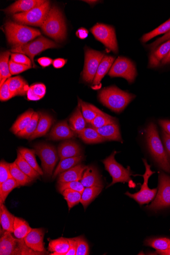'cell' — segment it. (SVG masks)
<instances>
[{
    "instance_id": "6da1fadb",
    "label": "cell",
    "mask_w": 170,
    "mask_h": 255,
    "mask_svg": "<svg viewBox=\"0 0 170 255\" xmlns=\"http://www.w3.org/2000/svg\"><path fill=\"white\" fill-rule=\"evenodd\" d=\"M145 132L148 148L154 160L163 170L170 173V164L156 125L153 123L149 124Z\"/></svg>"
},
{
    "instance_id": "7a4b0ae2",
    "label": "cell",
    "mask_w": 170,
    "mask_h": 255,
    "mask_svg": "<svg viewBox=\"0 0 170 255\" xmlns=\"http://www.w3.org/2000/svg\"><path fill=\"white\" fill-rule=\"evenodd\" d=\"M100 102L116 113L124 109L135 98V95L112 86L102 90L99 95Z\"/></svg>"
},
{
    "instance_id": "3957f363",
    "label": "cell",
    "mask_w": 170,
    "mask_h": 255,
    "mask_svg": "<svg viewBox=\"0 0 170 255\" xmlns=\"http://www.w3.org/2000/svg\"><path fill=\"white\" fill-rule=\"evenodd\" d=\"M41 29L43 33L56 41L64 40L67 36V27L63 13L56 6L51 8Z\"/></svg>"
},
{
    "instance_id": "277c9868",
    "label": "cell",
    "mask_w": 170,
    "mask_h": 255,
    "mask_svg": "<svg viewBox=\"0 0 170 255\" xmlns=\"http://www.w3.org/2000/svg\"><path fill=\"white\" fill-rule=\"evenodd\" d=\"M5 29L7 41L13 47L27 43L41 34L38 30L11 21L6 22Z\"/></svg>"
},
{
    "instance_id": "5b68a950",
    "label": "cell",
    "mask_w": 170,
    "mask_h": 255,
    "mask_svg": "<svg viewBox=\"0 0 170 255\" xmlns=\"http://www.w3.org/2000/svg\"><path fill=\"white\" fill-rule=\"evenodd\" d=\"M34 148L41 161L44 177H51L59 158L58 150L53 146L43 143L35 145Z\"/></svg>"
},
{
    "instance_id": "8992f818",
    "label": "cell",
    "mask_w": 170,
    "mask_h": 255,
    "mask_svg": "<svg viewBox=\"0 0 170 255\" xmlns=\"http://www.w3.org/2000/svg\"><path fill=\"white\" fill-rule=\"evenodd\" d=\"M50 9V3L46 1L42 5L27 12L14 14L13 18L15 21L22 24L41 27Z\"/></svg>"
},
{
    "instance_id": "52a82bcc",
    "label": "cell",
    "mask_w": 170,
    "mask_h": 255,
    "mask_svg": "<svg viewBox=\"0 0 170 255\" xmlns=\"http://www.w3.org/2000/svg\"><path fill=\"white\" fill-rule=\"evenodd\" d=\"M59 46L53 41L46 39L42 36L36 40L25 44L14 46L11 52L15 53H20L28 56L32 61L34 67H35L34 58L41 52L46 50L55 48Z\"/></svg>"
},
{
    "instance_id": "ba28073f",
    "label": "cell",
    "mask_w": 170,
    "mask_h": 255,
    "mask_svg": "<svg viewBox=\"0 0 170 255\" xmlns=\"http://www.w3.org/2000/svg\"><path fill=\"white\" fill-rule=\"evenodd\" d=\"M116 153V151L113 152L102 161L105 170L112 178V182L108 187L118 182H129L131 180V177L133 175L130 169L125 168L117 162L115 158Z\"/></svg>"
},
{
    "instance_id": "9c48e42d",
    "label": "cell",
    "mask_w": 170,
    "mask_h": 255,
    "mask_svg": "<svg viewBox=\"0 0 170 255\" xmlns=\"http://www.w3.org/2000/svg\"><path fill=\"white\" fill-rule=\"evenodd\" d=\"M96 38L115 53L118 52V44L114 28L110 26L97 24L91 29Z\"/></svg>"
},
{
    "instance_id": "30bf717a",
    "label": "cell",
    "mask_w": 170,
    "mask_h": 255,
    "mask_svg": "<svg viewBox=\"0 0 170 255\" xmlns=\"http://www.w3.org/2000/svg\"><path fill=\"white\" fill-rule=\"evenodd\" d=\"M85 56L83 78L86 82L92 83L94 80L98 69L104 55L101 52L86 47Z\"/></svg>"
},
{
    "instance_id": "8fae6325",
    "label": "cell",
    "mask_w": 170,
    "mask_h": 255,
    "mask_svg": "<svg viewBox=\"0 0 170 255\" xmlns=\"http://www.w3.org/2000/svg\"><path fill=\"white\" fill-rule=\"evenodd\" d=\"M143 160L146 170L145 174L142 175L144 179V183L141 186V190L135 194H131L129 192L126 193V195L134 199L140 205L149 203L155 197L158 191L157 188L150 189L148 187V180L151 175L155 172L151 170V166L147 163L146 159H143Z\"/></svg>"
},
{
    "instance_id": "7c38bea8",
    "label": "cell",
    "mask_w": 170,
    "mask_h": 255,
    "mask_svg": "<svg viewBox=\"0 0 170 255\" xmlns=\"http://www.w3.org/2000/svg\"><path fill=\"white\" fill-rule=\"evenodd\" d=\"M170 206V177L161 173L157 196L149 206V210L157 211Z\"/></svg>"
},
{
    "instance_id": "4fadbf2b",
    "label": "cell",
    "mask_w": 170,
    "mask_h": 255,
    "mask_svg": "<svg viewBox=\"0 0 170 255\" xmlns=\"http://www.w3.org/2000/svg\"><path fill=\"white\" fill-rule=\"evenodd\" d=\"M109 75L111 77L125 78L129 83H132L136 75V71L131 60L126 58L119 57L112 66Z\"/></svg>"
},
{
    "instance_id": "5bb4252c",
    "label": "cell",
    "mask_w": 170,
    "mask_h": 255,
    "mask_svg": "<svg viewBox=\"0 0 170 255\" xmlns=\"http://www.w3.org/2000/svg\"><path fill=\"white\" fill-rule=\"evenodd\" d=\"M44 235L45 231L43 228L33 229L24 238V241L30 248L46 254L47 252L45 251L43 242Z\"/></svg>"
},
{
    "instance_id": "9a60e30c",
    "label": "cell",
    "mask_w": 170,
    "mask_h": 255,
    "mask_svg": "<svg viewBox=\"0 0 170 255\" xmlns=\"http://www.w3.org/2000/svg\"><path fill=\"white\" fill-rule=\"evenodd\" d=\"M12 233L4 231L0 239V255H17L19 239L14 238Z\"/></svg>"
},
{
    "instance_id": "2e32d148",
    "label": "cell",
    "mask_w": 170,
    "mask_h": 255,
    "mask_svg": "<svg viewBox=\"0 0 170 255\" xmlns=\"http://www.w3.org/2000/svg\"><path fill=\"white\" fill-rule=\"evenodd\" d=\"M58 152L60 160L79 156L82 155V149L77 143L72 141H67L61 143L58 147Z\"/></svg>"
},
{
    "instance_id": "e0dca14e",
    "label": "cell",
    "mask_w": 170,
    "mask_h": 255,
    "mask_svg": "<svg viewBox=\"0 0 170 255\" xmlns=\"http://www.w3.org/2000/svg\"><path fill=\"white\" fill-rule=\"evenodd\" d=\"M74 133L71 130L67 121L57 123L51 130L49 138L53 141L68 140L74 137Z\"/></svg>"
},
{
    "instance_id": "ac0fdd59",
    "label": "cell",
    "mask_w": 170,
    "mask_h": 255,
    "mask_svg": "<svg viewBox=\"0 0 170 255\" xmlns=\"http://www.w3.org/2000/svg\"><path fill=\"white\" fill-rule=\"evenodd\" d=\"M46 1L43 0H20L4 11L8 14H13L18 12H25L42 5Z\"/></svg>"
},
{
    "instance_id": "d6986e66",
    "label": "cell",
    "mask_w": 170,
    "mask_h": 255,
    "mask_svg": "<svg viewBox=\"0 0 170 255\" xmlns=\"http://www.w3.org/2000/svg\"><path fill=\"white\" fill-rule=\"evenodd\" d=\"M81 182L85 187H103L101 175L94 166L88 167L83 174Z\"/></svg>"
},
{
    "instance_id": "ffe728a7",
    "label": "cell",
    "mask_w": 170,
    "mask_h": 255,
    "mask_svg": "<svg viewBox=\"0 0 170 255\" xmlns=\"http://www.w3.org/2000/svg\"><path fill=\"white\" fill-rule=\"evenodd\" d=\"M88 166L83 164H78L68 170L59 175L58 182H67L81 181L84 171Z\"/></svg>"
},
{
    "instance_id": "44dd1931",
    "label": "cell",
    "mask_w": 170,
    "mask_h": 255,
    "mask_svg": "<svg viewBox=\"0 0 170 255\" xmlns=\"http://www.w3.org/2000/svg\"><path fill=\"white\" fill-rule=\"evenodd\" d=\"M170 51V39L159 45L151 52L149 57V67L156 68L160 66L164 58Z\"/></svg>"
},
{
    "instance_id": "7402d4cb",
    "label": "cell",
    "mask_w": 170,
    "mask_h": 255,
    "mask_svg": "<svg viewBox=\"0 0 170 255\" xmlns=\"http://www.w3.org/2000/svg\"><path fill=\"white\" fill-rule=\"evenodd\" d=\"M39 119L37 129L34 133L29 138L30 140L42 137L47 133L53 124V118L44 113H39Z\"/></svg>"
},
{
    "instance_id": "603a6c76",
    "label": "cell",
    "mask_w": 170,
    "mask_h": 255,
    "mask_svg": "<svg viewBox=\"0 0 170 255\" xmlns=\"http://www.w3.org/2000/svg\"><path fill=\"white\" fill-rule=\"evenodd\" d=\"M86 121L81 111V104L77 107L72 116L69 119V126L71 130L77 134H79L86 129Z\"/></svg>"
},
{
    "instance_id": "cb8c5ba5",
    "label": "cell",
    "mask_w": 170,
    "mask_h": 255,
    "mask_svg": "<svg viewBox=\"0 0 170 255\" xmlns=\"http://www.w3.org/2000/svg\"><path fill=\"white\" fill-rule=\"evenodd\" d=\"M96 129L105 141H116L122 142L119 126L116 123L108 124Z\"/></svg>"
},
{
    "instance_id": "d4e9b609",
    "label": "cell",
    "mask_w": 170,
    "mask_h": 255,
    "mask_svg": "<svg viewBox=\"0 0 170 255\" xmlns=\"http://www.w3.org/2000/svg\"><path fill=\"white\" fill-rule=\"evenodd\" d=\"M9 88L13 97L18 95L24 96L29 88L27 83L21 76L9 78Z\"/></svg>"
},
{
    "instance_id": "484cf974",
    "label": "cell",
    "mask_w": 170,
    "mask_h": 255,
    "mask_svg": "<svg viewBox=\"0 0 170 255\" xmlns=\"http://www.w3.org/2000/svg\"><path fill=\"white\" fill-rule=\"evenodd\" d=\"M69 247L68 238L60 237L50 242L48 250L51 255H66Z\"/></svg>"
},
{
    "instance_id": "4316f807",
    "label": "cell",
    "mask_w": 170,
    "mask_h": 255,
    "mask_svg": "<svg viewBox=\"0 0 170 255\" xmlns=\"http://www.w3.org/2000/svg\"><path fill=\"white\" fill-rule=\"evenodd\" d=\"M84 159L83 155L70 157L60 160L58 165L55 170L53 175V178L55 179L58 175L62 173L66 172L74 166L80 164Z\"/></svg>"
},
{
    "instance_id": "83f0119b",
    "label": "cell",
    "mask_w": 170,
    "mask_h": 255,
    "mask_svg": "<svg viewBox=\"0 0 170 255\" xmlns=\"http://www.w3.org/2000/svg\"><path fill=\"white\" fill-rule=\"evenodd\" d=\"M114 59V57L112 56H104L98 69L93 84L96 85L100 84L102 79L112 67Z\"/></svg>"
},
{
    "instance_id": "f1b7e54d",
    "label": "cell",
    "mask_w": 170,
    "mask_h": 255,
    "mask_svg": "<svg viewBox=\"0 0 170 255\" xmlns=\"http://www.w3.org/2000/svg\"><path fill=\"white\" fill-rule=\"evenodd\" d=\"M34 111L30 109L21 115L16 121L14 122L11 128V131L15 135L24 130L28 125L33 118Z\"/></svg>"
},
{
    "instance_id": "f546056e",
    "label": "cell",
    "mask_w": 170,
    "mask_h": 255,
    "mask_svg": "<svg viewBox=\"0 0 170 255\" xmlns=\"http://www.w3.org/2000/svg\"><path fill=\"white\" fill-rule=\"evenodd\" d=\"M15 218L8 211L4 204H0V222L3 230L13 233Z\"/></svg>"
},
{
    "instance_id": "4dcf8cb0",
    "label": "cell",
    "mask_w": 170,
    "mask_h": 255,
    "mask_svg": "<svg viewBox=\"0 0 170 255\" xmlns=\"http://www.w3.org/2000/svg\"><path fill=\"white\" fill-rule=\"evenodd\" d=\"M79 138L86 144H97L105 141V139L95 128L88 127L78 134Z\"/></svg>"
},
{
    "instance_id": "1f68e13d",
    "label": "cell",
    "mask_w": 170,
    "mask_h": 255,
    "mask_svg": "<svg viewBox=\"0 0 170 255\" xmlns=\"http://www.w3.org/2000/svg\"><path fill=\"white\" fill-rule=\"evenodd\" d=\"M32 230L28 222L25 219L18 217L15 218L13 234L15 237L24 239Z\"/></svg>"
},
{
    "instance_id": "d6a6232c",
    "label": "cell",
    "mask_w": 170,
    "mask_h": 255,
    "mask_svg": "<svg viewBox=\"0 0 170 255\" xmlns=\"http://www.w3.org/2000/svg\"><path fill=\"white\" fill-rule=\"evenodd\" d=\"M103 187L92 186L85 187L82 194L81 203L85 210L102 192Z\"/></svg>"
},
{
    "instance_id": "836d02e7",
    "label": "cell",
    "mask_w": 170,
    "mask_h": 255,
    "mask_svg": "<svg viewBox=\"0 0 170 255\" xmlns=\"http://www.w3.org/2000/svg\"><path fill=\"white\" fill-rule=\"evenodd\" d=\"M10 55L9 51H6L1 54V59H0V85L1 86L11 75L9 66Z\"/></svg>"
},
{
    "instance_id": "e575fe53",
    "label": "cell",
    "mask_w": 170,
    "mask_h": 255,
    "mask_svg": "<svg viewBox=\"0 0 170 255\" xmlns=\"http://www.w3.org/2000/svg\"><path fill=\"white\" fill-rule=\"evenodd\" d=\"M14 162L28 177L34 181L39 178L40 175L27 162L19 152Z\"/></svg>"
},
{
    "instance_id": "d590c367",
    "label": "cell",
    "mask_w": 170,
    "mask_h": 255,
    "mask_svg": "<svg viewBox=\"0 0 170 255\" xmlns=\"http://www.w3.org/2000/svg\"><path fill=\"white\" fill-rule=\"evenodd\" d=\"M22 156L24 157L27 162L36 170L40 175L44 174L43 171L38 165L35 156V151L34 149H30L26 148H19L18 150Z\"/></svg>"
},
{
    "instance_id": "8d00e7d4",
    "label": "cell",
    "mask_w": 170,
    "mask_h": 255,
    "mask_svg": "<svg viewBox=\"0 0 170 255\" xmlns=\"http://www.w3.org/2000/svg\"><path fill=\"white\" fill-rule=\"evenodd\" d=\"M10 172L12 178L17 182L20 186L27 185L34 181L28 177L15 162L10 164Z\"/></svg>"
},
{
    "instance_id": "74e56055",
    "label": "cell",
    "mask_w": 170,
    "mask_h": 255,
    "mask_svg": "<svg viewBox=\"0 0 170 255\" xmlns=\"http://www.w3.org/2000/svg\"><path fill=\"white\" fill-rule=\"evenodd\" d=\"M20 185L14 179L11 178L0 184V204H4L9 194Z\"/></svg>"
},
{
    "instance_id": "f35d334b",
    "label": "cell",
    "mask_w": 170,
    "mask_h": 255,
    "mask_svg": "<svg viewBox=\"0 0 170 255\" xmlns=\"http://www.w3.org/2000/svg\"><path fill=\"white\" fill-rule=\"evenodd\" d=\"M97 116L91 123L92 126H94V128L99 129L106 125L116 123L115 118L103 113L98 108H97Z\"/></svg>"
},
{
    "instance_id": "ab89813d",
    "label": "cell",
    "mask_w": 170,
    "mask_h": 255,
    "mask_svg": "<svg viewBox=\"0 0 170 255\" xmlns=\"http://www.w3.org/2000/svg\"><path fill=\"white\" fill-rule=\"evenodd\" d=\"M45 93L46 87L44 84H34L29 88L27 94V98L30 101H39L44 97Z\"/></svg>"
},
{
    "instance_id": "60d3db41",
    "label": "cell",
    "mask_w": 170,
    "mask_h": 255,
    "mask_svg": "<svg viewBox=\"0 0 170 255\" xmlns=\"http://www.w3.org/2000/svg\"><path fill=\"white\" fill-rule=\"evenodd\" d=\"M170 31V19L156 29H154L150 32V33L144 35L141 38V41L143 43L147 42L158 36L168 33Z\"/></svg>"
},
{
    "instance_id": "b9f144b4",
    "label": "cell",
    "mask_w": 170,
    "mask_h": 255,
    "mask_svg": "<svg viewBox=\"0 0 170 255\" xmlns=\"http://www.w3.org/2000/svg\"><path fill=\"white\" fill-rule=\"evenodd\" d=\"M146 245L157 251H164L170 249V239L165 237L148 239Z\"/></svg>"
},
{
    "instance_id": "7bdbcfd3",
    "label": "cell",
    "mask_w": 170,
    "mask_h": 255,
    "mask_svg": "<svg viewBox=\"0 0 170 255\" xmlns=\"http://www.w3.org/2000/svg\"><path fill=\"white\" fill-rule=\"evenodd\" d=\"M62 194L67 201L69 210L74 206L79 204L82 198L81 193L71 189H66Z\"/></svg>"
},
{
    "instance_id": "ee69618b",
    "label": "cell",
    "mask_w": 170,
    "mask_h": 255,
    "mask_svg": "<svg viewBox=\"0 0 170 255\" xmlns=\"http://www.w3.org/2000/svg\"><path fill=\"white\" fill-rule=\"evenodd\" d=\"M82 108V113L86 121L90 123L95 119L98 115L97 108L92 105L85 103L81 100H79Z\"/></svg>"
},
{
    "instance_id": "f6af8a7d",
    "label": "cell",
    "mask_w": 170,
    "mask_h": 255,
    "mask_svg": "<svg viewBox=\"0 0 170 255\" xmlns=\"http://www.w3.org/2000/svg\"><path fill=\"white\" fill-rule=\"evenodd\" d=\"M39 119V114L34 112L32 120L27 126L26 128L19 133L17 136L20 138L29 139L35 132Z\"/></svg>"
},
{
    "instance_id": "bcb514c9",
    "label": "cell",
    "mask_w": 170,
    "mask_h": 255,
    "mask_svg": "<svg viewBox=\"0 0 170 255\" xmlns=\"http://www.w3.org/2000/svg\"><path fill=\"white\" fill-rule=\"evenodd\" d=\"M57 189L59 192L61 194L63 193L66 189H71L77 191L82 194L85 187L83 186L81 182H58Z\"/></svg>"
},
{
    "instance_id": "7dc6e473",
    "label": "cell",
    "mask_w": 170,
    "mask_h": 255,
    "mask_svg": "<svg viewBox=\"0 0 170 255\" xmlns=\"http://www.w3.org/2000/svg\"><path fill=\"white\" fill-rule=\"evenodd\" d=\"M12 178L10 172V164L2 160L0 162V184Z\"/></svg>"
},
{
    "instance_id": "c3c4849f",
    "label": "cell",
    "mask_w": 170,
    "mask_h": 255,
    "mask_svg": "<svg viewBox=\"0 0 170 255\" xmlns=\"http://www.w3.org/2000/svg\"><path fill=\"white\" fill-rule=\"evenodd\" d=\"M78 247L76 255H89V247L88 243L82 237H76Z\"/></svg>"
},
{
    "instance_id": "681fc988",
    "label": "cell",
    "mask_w": 170,
    "mask_h": 255,
    "mask_svg": "<svg viewBox=\"0 0 170 255\" xmlns=\"http://www.w3.org/2000/svg\"><path fill=\"white\" fill-rule=\"evenodd\" d=\"M9 66L11 75L19 74L33 68V67L21 65V64L15 63L11 60L9 61Z\"/></svg>"
},
{
    "instance_id": "f907efd6",
    "label": "cell",
    "mask_w": 170,
    "mask_h": 255,
    "mask_svg": "<svg viewBox=\"0 0 170 255\" xmlns=\"http://www.w3.org/2000/svg\"><path fill=\"white\" fill-rule=\"evenodd\" d=\"M11 60L15 63L21 64V65L33 67L32 60H31L30 59H29L28 57L22 54H11Z\"/></svg>"
},
{
    "instance_id": "816d5d0a",
    "label": "cell",
    "mask_w": 170,
    "mask_h": 255,
    "mask_svg": "<svg viewBox=\"0 0 170 255\" xmlns=\"http://www.w3.org/2000/svg\"><path fill=\"white\" fill-rule=\"evenodd\" d=\"M9 78L7 79L6 81L1 86V89H0V100L2 102L8 101L13 97L9 88Z\"/></svg>"
},
{
    "instance_id": "f5cc1de1",
    "label": "cell",
    "mask_w": 170,
    "mask_h": 255,
    "mask_svg": "<svg viewBox=\"0 0 170 255\" xmlns=\"http://www.w3.org/2000/svg\"><path fill=\"white\" fill-rule=\"evenodd\" d=\"M170 39V31L166 34L163 36L158 39L148 46L151 52L155 50L160 44Z\"/></svg>"
},
{
    "instance_id": "db71d44e",
    "label": "cell",
    "mask_w": 170,
    "mask_h": 255,
    "mask_svg": "<svg viewBox=\"0 0 170 255\" xmlns=\"http://www.w3.org/2000/svg\"><path fill=\"white\" fill-rule=\"evenodd\" d=\"M70 247L68 252L66 255H76L77 247H78V243H77L76 238H68Z\"/></svg>"
},
{
    "instance_id": "11a10c76",
    "label": "cell",
    "mask_w": 170,
    "mask_h": 255,
    "mask_svg": "<svg viewBox=\"0 0 170 255\" xmlns=\"http://www.w3.org/2000/svg\"><path fill=\"white\" fill-rule=\"evenodd\" d=\"M39 65L43 68H46L50 66L53 64V61L52 59L48 57H42L39 58L37 60Z\"/></svg>"
},
{
    "instance_id": "9f6ffc18",
    "label": "cell",
    "mask_w": 170,
    "mask_h": 255,
    "mask_svg": "<svg viewBox=\"0 0 170 255\" xmlns=\"http://www.w3.org/2000/svg\"><path fill=\"white\" fill-rule=\"evenodd\" d=\"M163 137L166 150L170 157V136L163 131Z\"/></svg>"
},
{
    "instance_id": "6f0895ef",
    "label": "cell",
    "mask_w": 170,
    "mask_h": 255,
    "mask_svg": "<svg viewBox=\"0 0 170 255\" xmlns=\"http://www.w3.org/2000/svg\"><path fill=\"white\" fill-rule=\"evenodd\" d=\"M159 122L164 131L170 136V120H160Z\"/></svg>"
},
{
    "instance_id": "680465c9",
    "label": "cell",
    "mask_w": 170,
    "mask_h": 255,
    "mask_svg": "<svg viewBox=\"0 0 170 255\" xmlns=\"http://www.w3.org/2000/svg\"><path fill=\"white\" fill-rule=\"evenodd\" d=\"M67 62V60L63 58H58L53 61V65L56 69L63 68Z\"/></svg>"
},
{
    "instance_id": "91938a15",
    "label": "cell",
    "mask_w": 170,
    "mask_h": 255,
    "mask_svg": "<svg viewBox=\"0 0 170 255\" xmlns=\"http://www.w3.org/2000/svg\"><path fill=\"white\" fill-rule=\"evenodd\" d=\"M88 34L89 32L86 29L81 28L76 31V36L79 38L84 39L88 37Z\"/></svg>"
},
{
    "instance_id": "94428289",
    "label": "cell",
    "mask_w": 170,
    "mask_h": 255,
    "mask_svg": "<svg viewBox=\"0 0 170 255\" xmlns=\"http://www.w3.org/2000/svg\"><path fill=\"white\" fill-rule=\"evenodd\" d=\"M170 63V51L168 54L164 58L161 62L162 65H166Z\"/></svg>"
},
{
    "instance_id": "6125c7cd",
    "label": "cell",
    "mask_w": 170,
    "mask_h": 255,
    "mask_svg": "<svg viewBox=\"0 0 170 255\" xmlns=\"http://www.w3.org/2000/svg\"><path fill=\"white\" fill-rule=\"evenodd\" d=\"M157 252L159 254L162 255H170V249L164 251H157Z\"/></svg>"
}]
</instances>
